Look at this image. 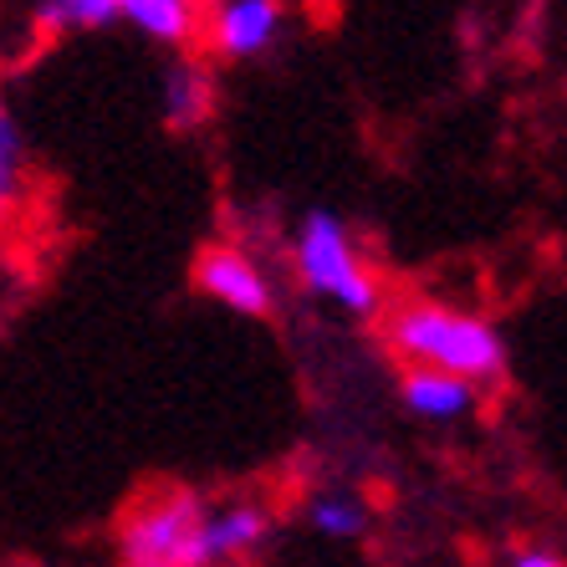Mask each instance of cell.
<instances>
[{
  "label": "cell",
  "mask_w": 567,
  "mask_h": 567,
  "mask_svg": "<svg viewBox=\"0 0 567 567\" xmlns=\"http://www.w3.org/2000/svg\"><path fill=\"white\" fill-rule=\"evenodd\" d=\"M389 348L410 369L455 373L465 383H496L506 373V338L486 317L445 302H410L389 317Z\"/></svg>",
  "instance_id": "1"
},
{
  "label": "cell",
  "mask_w": 567,
  "mask_h": 567,
  "mask_svg": "<svg viewBox=\"0 0 567 567\" xmlns=\"http://www.w3.org/2000/svg\"><path fill=\"white\" fill-rule=\"evenodd\" d=\"M205 522L210 502L195 491H154L128 506L118 527L123 567H210L205 553Z\"/></svg>",
  "instance_id": "2"
},
{
  "label": "cell",
  "mask_w": 567,
  "mask_h": 567,
  "mask_svg": "<svg viewBox=\"0 0 567 567\" xmlns=\"http://www.w3.org/2000/svg\"><path fill=\"white\" fill-rule=\"evenodd\" d=\"M291 261H297V277L312 297L343 307L353 317L379 312V281H373L369 261L358 256L353 230L332 210H307L297 225V240H291Z\"/></svg>",
  "instance_id": "3"
},
{
  "label": "cell",
  "mask_w": 567,
  "mask_h": 567,
  "mask_svg": "<svg viewBox=\"0 0 567 567\" xmlns=\"http://www.w3.org/2000/svg\"><path fill=\"white\" fill-rule=\"evenodd\" d=\"M281 27H287L281 0H210V11H199V37L220 62H256L271 52Z\"/></svg>",
  "instance_id": "4"
},
{
  "label": "cell",
  "mask_w": 567,
  "mask_h": 567,
  "mask_svg": "<svg viewBox=\"0 0 567 567\" xmlns=\"http://www.w3.org/2000/svg\"><path fill=\"white\" fill-rule=\"evenodd\" d=\"M195 287L205 297H215L220 307L240 317H266L277 307V291H271V277H266L256 256H246L240 246H210V251L195 261Z\"/></svg>",
  "instance_id": "5"
},
{
  "label": "cell",
  "mask_w": 567,
  "mask_h": 567,
  "mask_svg": "<svg viewBox=\"0 0 567 567\" xmlns=\"http://www.w3.org/2000/svg\"><path fill=\"white\" fill-rule=\"evenodd\" d=\"M266 537H271V512H266V506H256V502L210 506V522H205V553H210V567L251 557Z\"/></svg>",
  "instance_id": "6"
},
{
  "label": "cell",
  "mask_w": 567,
  "mask_h": 567,
  "mask_svg": "<svg viewBox=\"0 0 567 567\" xmlns=\"http://www.w3.org/2000/svg\"><path fill=\"white\" fill-rule=\"evenodd\" d=\"M404 404H410V414H420V420H430V424H461L465 414H475L481 389L455 379V373L410 369L404 373Z\"/></svg>",
  "instance_id": "7"
},
{
  "label": "cell",
  "mask_w": 567,
  "mask_h": 567,
  "mask_svg": "<svg viewBox=\"0 0 567 567\" xmlns=\"http://www.w3.org/2000/svg\"><path fill=\"white\" fill-rule=\"evenodd\" d=\"M199 0H123V16L138 37L158 41V47H189L199 37Z\"/></svg>",
  "instance_id": "8"
},
{
  "label": "cell",
  "mask_w": 567,
  "mask_h": 567,
  "mask_svg": "<svg viewBox=\"0 0 567 567\" xmlns=\"http://www.w3.org/2000/svg\"><path fill=\"white\" fill-rule=\"evenodd\" d=\"M158 97H164V123H169L174 133L199 128V123L215 113V82L199 62H174L169 72H164V93Z\"/></svg>",
  "instance_id": "9"
},
{
  "label": "cell",
  "mask_w": 567,
  "mask_h": 567,
  "mask_svg": "<svg viewBox=\"0 0 567 567\" xmlns=\"http://www.w3.org/2000/svg\"><path fill=\"white\" fill-rule=\"evenodd\" d=\"M123 16V0H41L37 27L41 31H103Z\"/></svg>",
  "instance_id": "10"
},
{
  "label": "cell",
  "mask_w": 567,
  "mask_h": 567,
  "mask_svg": "<svg viewBox=\"0 0 567 567\" xmlns=\"http://www.w3.org/2000/svg\"><path fill=\"white\" fill-rule=\"evenodd\" d=\"M307 522L322 537H363L369 532V506L348 496V491H322V496L307 502Z\"/></svg>",
  "instance_id": "11"
},
{
  "label": "cell",
  "mask_w": 567,
  "mask_h": 567,
  "mask_svg": "<svg viewBox=\"0 0 567 567\" xmlns=\"http://www.w3.org/2000/svg\"><path fill=\"white\" fill-rule=\"evenodd\" d=\"M16 195H21V128L0 97V220L16 210Z\"/></svg>",
  "instance_id": "12"
},
{
  "label": "cell",
  "mask_w": 567,
  "mask_h": 567,
  "mask_svg": "<svg viewBox=\"0 0 567 567\" xmlns=\"http://www.w3.org/2000/svg\"><path fill=\"white\" fill-rule=\"evenodd\" d=\"M512 567H563V557L547 553V547H527V553H516Z\"/></svg>",
  "instance_id": "13"
}]
</instances>
